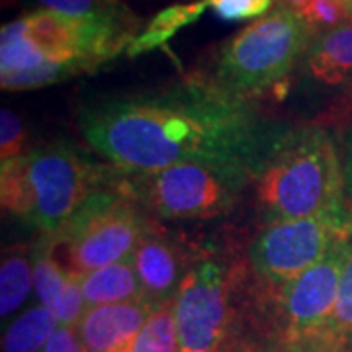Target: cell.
Listing matches in <instances>:
<instances>
[{"label":"cell","mask_w":352,"mask_h":352,"mask_svg":"<svg viewBox=\"0 0 352 352\" xmlns=\"http://www.w3.org/2000/svg\"><path fill=\"white\" fill-rule=\"evenodd\" d=\"M78 127L88 145L124 173L204 164L247 186L288 129L198 75L92 102L78 113Z\"/></svg>","instance_id":"obj_1"},{"label":"cell","mask_w":352,"mask_h":352,"mask_svg":"<svg viewBox=\"0 0 352 352\" xmlns=\"http://www.w3.org/2000/svg\"><path fill=\"white\" fill-rule=\"evenodd\" d=\"M116 166L88 161L69 143H50L2 163L0 200L41 235H57L85 201L112 184Z\"/></svg>","instance_id":"obj_2"},{"label":"cell","mask_w":352,"mask_h":352,"mask_svg":"<svg viewBox=\"0 0 352 352\" xmlns=\"http://www.w3.org/2000/svg\"><path fill=\"white\" fill-rule=\"evenodd\" d=\"M254 182L268 223L351 206L342 155L323 127H288Z\"/></svg>","instance_id":"obj_3"},{"label":"cell","mask_w":352,"mask_h":352,"mask_svg":"<svg viewBox=\"0 0 352 352\" xmlns=\"http://www.w3.org/2000/svg\"><path fill=\"white\" fill-rule=\"evenodd\" d=\"M351 254L352 241H344L288 284L274 289L256 286L258 311L274 352H339L331 342L329 325Z\"/></svg>","instance_id":"obj_4"},{"label":"cell","mask_w":352,"mask_h":352,"mask_svg":"<svg viewBox=\"0 0 352 352\" xmlns=\"http://www.w3.org/2000/svg\"><path fill=\"white\" fill-rule=\"evenodd\" d=\"M113 178L108 188L92 194L76 210L57 235H43L53 258L69 278L80 280L88 272L131 256L155 223L139 204L116 186Z\"/></svg>","instance_id":"obj_5"},{"label":"cell","mask_w":352,"mask_h":352,"mask_svg":"<svg viewBox=\"0 0 352 352\" xmlns=\"http://www.w3.org/2000/svg\"><path fill=\"white\" fill-rule=\"evenodd\" d=\"M314 41L300 14L274 8L227 41L219 51L214 80L227 92L249 100L284 80Z\"/></svg>","instance_id":"obj_6"},{"label":"cell","mask_w":352,"mask_h":352,"mask_svg":"<svg viewBox=\"0 0 352 352\" xmlns=\"http://www.w3.org/2000/svg\"><path fill=\"white\" fill-rule=\"evenodd\" d=\"M113 182L157 219H206L226 214L247 188L245 182L204 164H175L141 175L116 168Z\"/></svg>","instance_id":"obj_7"},{"label":"cell","mask_w":352,"mask_h":352,"mask_svg":"<svg viewBox=\"0 0 352 352\" xmlns=\"http://www.w3.org/2000/svg\"><path fill=\"white\" fill-rule=\"evenodd\" d=\"M344 241H352V204L311 217L270 221L252 241L249 268L258 288H280Z\"/></svg>","instance_id":"obj_8"},{"label":"cell","mask_w":352,"mask_h":352,"mask_svg":"<svg viewBox=\"0 0 352 352\" xmlns=\"http://www.w3.org/2000/svg\"><path fill=\"white\" fill-rule=\"evenodd\" d=\"M237 270L217 258H201L190 268L176 294V335L180 352H219L231 331V292Z\"/></svg>","instance_id":"obj_9"},{"label":"cell","mask_w":352,"mask_h":352,"mask_svg":"<svg viewBox=\"0 0 352 352\" xmlns=\"http://www.w3.org/2000/svg\"><path fill=\"white\" fill-rule=\"evenodd\" d=\"M143 298L157 309L175 302L192 263V254L180 241L153 223L133 251Z\"/></svg>","instance_id":"obj_10"},{"label":"cell","mask_w":352,"mask_h":352,"mask_svg":"<svg viewBox=\"0 0 352 352\" xmlns=\"http://www.w3.org/2000/svg\"><path fill=\"white\" fill-rule=\"evenodd\" d=\"M155 309L147 300L92 305L76 323V335L87 352H131Z\"/></svg>","instance_id":"obj_11"},{"label":"cell","mask_w":352,"mask_h":352,"mask_svg":"<svg viewBox=\"0 0 352 352\" xmlns=\"http://www.w3.org/2000/svg\"><path fill=\"white\" fill-rule=\"evenodd\" d=\"M71 73L47 63L30 45L24 36L22 20L2 25L0 34V85L4 90H32L71 78Z\"/></svg>","instance_id":"obj_12"},{"label":"cell","mask_w":352,"mask_h":352,"mask_svg":"<svg viewBox=\"0 0 352 352\" xmlns=\"http://www.w3.org/2000/svg\"><path fill=\"white\" fill-rule=\"evenodd\" d=\"M305 63L323 85H352V20L315 39Z\"/></svg>","instance_id":"obj_13"},{"label":"cell","mask_w":352,"mask_h":352,"mask_svg":"<svg viewBox=\"0 0 352 352\" xmlns=\"http://www.w3.org/2000/svg\"><path fill=\"white\" fill-rule=\"evenodd\" d=\"M78 282L82 288L87 307L145 300L138 270L133 264V254L120 263L88 272L87 276H82Z\"/></svg>","instance_id":"obj_14"},{"label":"cell","mask_w":352,"mask_h":352,"mask_svg":"<svg viewBox=\"0 0 352 352\" xmlns=\"http://www.w3.org/2000/svg\"><path fill=\"white\" fill-rule=\"evenodd\" d=\"M208 10V2H184V4H173L164 8L153 18L143 32H139L135 39L129 43L126 55L127 57H138L143 53H149L153 50L163 47L168 39L175 36L178 30L194 24L200 20L201 14Z\"/></svg>","instance_id":"obj_15"},{"label":"cell","mask_w":352,"mask_h":352,"mask_svg":"<svg viewBox=\"0 0 352 352\" xmlns=\"http://www.w3.org/2000/svg\"><path fill=\"white\" fill-rule=\"evenodd\" d=\"M59 327V319L51 309L34 305L8 325L2 339V352H41Z\"/></svg>","instance_id":"obj_16"},{"label":"cell","mask_w":352,"mask_h":352,"mask_svg":"<svg viewBox=\"0 0 352 352\" xmlns=\"http://www.w3.org/2000/svg\"><path fill=\"white\" fill-rule=\"evenodd\" d=\"M34 286V266H32V252L24 247L8 251L2 258L0 266V315L2 319L10 317L18 311Z\"/></svg>","instance_id":"obj_17"},{"label":"cell","mask_w":352,"mask_h":352,"mask_svg":"<svg viewBox=\"0 0 352 352\" xmlns=\"http://www.w3.org/2000/svg\"><path fill=\"white\" fill-rule=\"evenodd\" d=\"M39 8L73 16V18H90L112 24L127 25L139 30V20L122 0H36Z\"/></svg>","instance_id":"obj_18"},{"label":"cell","mask_w":352,"mask_h":352,"mask_svg":"<svg viewBox=\"0 0 352 352\" xmlns=\"http://www.w3.org/2000/svg\"><path fill=\"white\" fill-rule=\"evenodd\" d=\"M32 266H34V288L38 294L39 305H45L53 311V307L63 298L65 289L71 278L53 258L47 245V237H41L32 251Z\"/></svg>","instance_id":"obj_19"},{"label":"cell","mask_w":352,"mask_h":352,"mask_svg":"<svg viewBox=\"0 0 352 352\" xmlns=\"http://www.w3.org/2000/svg\"><path fill=\"white\" fill-rule=\"evenodd\" d=\"M173 303H166L153 311L147 323L139 331L131 352H180Z\"/></svg>","instance_id":"obj_20"},{"label":"cell","mask_w":352,"mask_h":352,"mask_svg":"<svg viewBox=\"0 0 352 352\" xmlns=\"http://www.w3.org/2000/svg\"><path fill=\"white\" fill-rule=\"evenodd\" d=\"M298 14L303 24L311 30L315 39L352 20L351 8L342 0H307Z\"/></svg>","instance_id":"obj_21"},{"label":"cell","mask_w":352,"mask_h":352,"mask_svg":"<svg viewBox=\"0 0 352 352\" xmlns=\"http://www.w3.org/2000/svg\"><path fill=\"white\" fill-rule=\"evenodd\" d=\"M329 335L333 346L339 352L344 346H349V342L352 340V254L340 276L339 294L331 317Z\"/></svg>","instance_id":"obj_22"},{"label":"cell","mask_w":352,"mask_h":352,"mask_svg":"<svg viewBox=\"0 0 352 352\" xmlns=\"http://www.w3.org/2000/svg\"><path fill=\"white\" fill-rule=\"evenodd\" d=\"M25 127L24 122L8 108L0 112V159L8 163L25 155Z\"/></svg>","instance_id":"obj_23"},{"label":"cell","mask_w":352,"mask_h":352,"mask_svg":"<svg viewBox=\"0 0 352 352\" xmlns=\"http://www.w3.org/2000/svg\"><path fill=\"white\" fill-rule=\"evenodd\" d=\"M208 6L223 20H249L263 16L274 0H206Z\"/></svg>","instance_id":"obj_24"},{"label":"cell","mask_w":352,"mask_h":352,"mask_svg":"<svg viewBox=\"0 0 352 352\" xmlns=\"http://www.w3.org/2000/svg\"><path fill=\"white\" fill-rule=\"evenodd\" d=\"M342 168H344V184H346V196L352 204V124L346 131V138L342 143Z\"/></svg>","instance_id":"obj_25"},{"label":"cell","mask_w":352,"mask_h":352,"mask_svg":"<svg viewBox=\"0 0 352 352\" xmlns=\"http://www.w3.org/2000/svg\"><path fill=\"white\" fill-rule=\"evenodd\" d=\"M305 2L307 0H276V8H288V10L298 12Z\"/></svg>","instance_id":"obj_26"},{"label":"cell","mask_w":352,"mask_h":352,"mask_svg":"<svg viewBox=\"0 0 352 352\" xmlns=\"http://www.w3.org/2000/svg\"><path fill=\"white\" fill-rule=\"evenodd\" d=\"M219 352H249V351H239V349H233V346H231V349H221Z\"/></svg>","instance_id":"obj_27"},{"label":"cell","mask_w":352,"mask_h":352,"mask_svg":"<svg viewBox=\"0 0 352 352\" xmlns=\"http://www.w3.org/2000/svg\"><path fill=\"white\" fill-rule=\"evenodd\" d=\"M342 2H344V4H346L349 8H351V12H352V0H342Z\"/></svg>","instance_id":"obj_28"},{"label":"cell","mask_w":352,"mask_h":352,"mask_svg":"<svg viewBox=\"0 0 352 352\" xmlns=\"http://www.w3.org/2000/svg\"><path fill=\"white\" fill-rule=\"evenodd\" d=\"M349 349H351V352H352V340H351V342H349Z\"/></svg>","instance_id":"obj_29"}]
</instances>
